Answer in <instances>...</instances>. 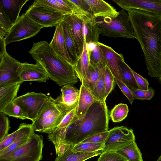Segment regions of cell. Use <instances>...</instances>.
Here are the masks:
<instances>
[{
    "mask_svg": "<svg viewBox=\"0 0 161 161\" xmlns=\"http://www.w3.org/2000/svg\"><path fill=\"white\" fill-rule=\"evenodd\" d=\"M128 14L135 38L143 52L148 75L161 76V17L136 9L125 10Z\"/></svg>",
    "mask_w": 161,
    "mask_h": 161,
    "instance_id": "1",
    "label": "cell"
},
{
    "mask_svg": "<svg viewBox=\"0 0 161 161\" xmlns=\"http://www.w3.org/2000/svg\"><path fill=\"white\" fill-rule=\"evenodd\" d=\"M109 116L106 102H96L82 118L76 117L53 143L54 146L60 143L74 146L89 137L107 131Z\"/></svg>",
    "mask_w": 161,
    "mask_h": 161,
    "instance_id": "2",
    "label": "cell"
},
{
    "mask_svg": "<svg viewBox=\"0 0 161 161\" xmlns=\"http://www.w3.org/2000/svg\"><path fill=\"white\" fill-rule=\"evenodd\" d=\"M29 52L44 68L49 78L59 86L73 85L78 81L73 65L57 54L47 42L33 43Z\"/></svg>",
    "mask_w": 161,
    "mask_h": 161,
    "instance_id": "3",
    "label": "cell"
},
{
    "mask_svg": "<svg viewBox=\"0 0 161 161\" xmlns=\"http://www.w3.org/2000/svg\"><path fill=\"white\" fill-rule=\"evenodd\" d=\"M70 110L63 104L60 96L56 99L49 96L37 119L32 124L34 131L51 133Z\"/></svg>",
    "mask_w": 161,
    "mask_h": 161,
    "instance_id": "4",
    "label": "cell"
},
{
    "mask_svg": "<svg viewBox=\"0 0 161 161\" xmlns=\"http://www.w3.org/2000/svg\"><path fill=\"white\" fill-rule=\"evenodd\" d=\"M100 35L108 37L135 38L127 12L123 9L114 17L95 18Z\"/></svg>",
    "mask_w": 161,
    "mask_h": 161,
    "instance_id": "5",
    "label": "cell"
},
{
    "mask_svg": "<svg viewBox=\"0 0 161 161\" xmlns=\"http://www.w3.org/2000/svg\"><path fill=\"white\" fill-rule=\"evenodd\" d=\"M43 137L35 134L11 154L0 157V161H40L42 158Z\"/></svg>",
    "mask_w": 161,
    "mask_h": 161,
    "instance_id": "6",
    "label": "cell"
},
{
    "mask_svg": "<svg viewBox=\"0 0 161 161\" xmlns=\"http://www.w3.org/2000/svg\"><path fill=\"white\" fill-rule=\"evenodd\" d=\"M25 12L31 19L43 28L56 26L66 15L37 0L34 1Z\"/></svg>",
    "mask_w": 161,
    "mask_h": 161,
    "instance_id": "7",
    "label": "cell"
},
{
    "mask_svg": "<svg viewBox=\"0 0 161 161\" xmlns=\"http://www.w3.org/2000/svg\"><path fill=\"white\" fill-rule=\"evenodd\" d=\"M43 28L31 19L25 12L19 17L5 37L6 44L32 37Z\"/></svg>",
    "mask_w": 161,
    "mask_h": 161,
    "instance_id": "8",
    "label": "cell"
},
{
    "mask_svg": "<svg viewBox=\"0 0 161 161\" xmlns=\"http://www.w3.org/2000/svg\"><path fill=\"white\" fill-rule=\"evenodd\" d=\"M49 96L42 93L28 92L18 97L13 101L20 106L32 122L37 119Z\"/></svg>",
    "mask_w": 161,
    "mask_h": 161,
    "instance_id": "9",
    "label": "cell"
},
{
    "mask_svg": "<svg viewBox=\"0 0 161 161\" xmlns=\"http://www.w3.org/2000/svg\"><path fill=\"white\" fill-rule=\"evenodd\" d=\"M21 63L7 52L0 58V87L23 82L20 78Z\"/></svg>",
    "mask_w": 161,
    "mask_h": 161,
    "instance_id": "10",
    "label": "cell"
},
{
    "mask_svg": "<svg viewBox=\"0 0 161 161\" xmlns=\"http://www.w3.org/2000/svg\"><path fill=\"white\" fill-rule=\"evenodd\" d=\"M135 137L132 129L124 126H117L110 130L108 136L104 142L102 152L117 151L135 141Z\"/></svg>",
    "mask_w": 161,
    "mask_h": 161,
    "instance_id": "11",
    "label": "cell"
},
{
    "mask_svg": "<svg viewBox=\"0 0 161 161\" xmlns=\"http://www.w3.org/2000/svg\"><path fill=\"white\" fill-rule=\"evenodd\" d=\"M122 9H136L161 17V0H112Z\"/></svg>",
    "mask_w": 161,
    "mask_h": 161,
    "instance_id": "12",
    "label": "cell"
},
{
    "mask_svg": "<svg viewBox=\"0 0 161 161\" xmlns=\"http://www.w3.org/2000/svg\"><path fill=\"white\" fill-rule=\"evenodd\" d=\"M64 19L69 25L79 59L84 43L82 20L80 15L74 14L66 15Z\"/></svg>",
    "mask_w": 161,
    "mask_h": 161,
    "instance_id": "13",
    "label": "cell"
},
{
    "mask_svg": "<svg viewBox=\"0 0 161 161\" xmlns=\"http://www.w3.org/2000/svg\"><path fill=\"white\" fill-rule=\"evenodd\" d=\"M20 78L22 82L36 81L45 83L49 78L45 70L39 63L35 64L21 63Z\"/></svg>",
    "mask_w": 161,
    "mask_h": 161,
    "instance_id": "14",
    "label": "cell"
},
{
    "mask_svg": "<svg viewBox=\"0 0 161 161\" xmlns=\"http://www.w3.org/2000/svg\"><path fill=\"white\" fill-rule=\"evenodd\" d=\"M96 44L102 51L106 66L115 78L122 81L119 72L118 64L120 61L125 60L123 55L117 53L111 47L99 42Z\"/></svg>",
    "mask_w": 161,
    "mask_h": 161,
    "instance_id": "15",
    "label": "cell"
},
{
    "mask_svg": "<svg viewBox=\"0 0 161 161\" xmlns=\"http://www.w3.org/2000/svg\"><path fill=\"white\" fill-rule=\"evenodd\" d=\"M19 132L14 142L8 147L0 151V157L7 156L26 143L34 133L32 124L22 123L18 128Z\"/></svg>",
    "mask_w": 161,
    "mask_h": 161,
    "instance_id": "16",
    "label": "cell"
},
{
    "mask_svg": "<svg viewBox=\"0 0 161 161\" xmlns=\"http://www.w3.org/2000/svg\"><path fill=\"white\" fill-rule=\"evenodd\" d=\"M92 16L94 18L114 17L119 14L110 4L103 0H85Z\"/></svg>",
    "mask_w": 161,
    "mask_h": 161,
    "instance_id": "17",
    "label": "cell"
},
{
    "mask_svg": "<svg viewBox=\"0 0 161 161\" xmlns=\"http://www.w3.org/2000/svg\"><path fill=\"white\" fill-rule=\"evenodd\" d=\"M49 44L57 54L71 64L66 46L61 22L55 26L53 36Z\"/></svg>",
    "mask_w": 161,
    "mask_h": 161,
    "instance_id": "18",
    "label": "cell"
},
{
    "mask_svg": "<svg viewBox=\"0 0 161 161\" xmlns=\"http://www.w3.org/2000/svg\"><path fill=\"white\" fill-rule=\"evenodd\" d=\"M78 103L76 108V117L82 118L90 107L99 101L82 83L80 86Z\"/></svg>",
    "mask_w": 161,
    "mask_h": 161,
    "instance_id": "19",
    "label": "cell"
},
{
    "mask_svg": "<svg viewBox=\"0 0 161 161\" xmlns=\"http://www.w3.org/2000/svg\"><path fill=\"white\" fill-rule=\"evenodd\" d=\"M83 22L84 36L86 44L98 42L100 32L95 18L93 16H80Z\"/></svg>",
    "mask_w": 161,
    "mask_h": 161,
    "instance_id": "20",
    "label": "cell"
},
{
    "mask_svg": "<svg viewBox=\"0 0 161 161\" xmlns=\"http://www.w3.org/2000/svg\"><path fill=\"white\" fill-rule=\"evenodd\" d=\"M29 0H0V7L14 24L19 17V13L24 5Z\"/></svg>",
    "mask_w": 161,
    "mask_h": 161,
    "instance_id": "21",
    "label": "cell"
},
{
    "mask_svg": "<svg viewBox=\"0 0 161 161\" xmlns=\"http://www.w3.org/2000/svg\"><path fill=\"white\" fill-rule=\"evenodd\" d=\"M61 91L60 96L63 104L70 110L75 107L78 102L80 90L73 85H67L63 86Z\"/></svg>",
    "mask_w": 161,
    "mask_h": 161,
    "instance_id": "22",
    "label": "cell"
},
{
    "mask_svg": "<svg viewBox=\"0 0 161 161\" xmlns=\"http://www.w3.org/2000/svg\"><path fill=\"white\" fill-rule=\"evenodd\" d=\"M74 68L76 75L81 82L87 77L90 72V65L85 39L83 52Z\"/></svg>",
    "mask_w": 161,
    "mask_h": 161,
    "instance_id": "23",
    "label": "cell"
},
{
    "mask_svg": "<svg viewBox=\"0 0 161 161\" xmlns=\"http://www.w3.org/2000/svg\"><path fill=\"white\" fill-rule=\"evenodd\" d=\"M76 106L66 114L53 131L49 134L48 139L53 143L57 140L75 120L76 117Z\"/></svg>",
    "mask_w": 161,
    "mask_h": 161,
    "instance_id": "24",
    "label": "cell"
},
{
    "mask_svg": "<svg viewBox=\"0 0 161 161\" xmlns=\"http://www.w3.org/2000/svg\"><path fill=\"white\" fill-rule=\"evenodd\" d=\"M21 84H13L0 87V112L17 97Z\"/></svg>",
    "mask_w": 161,
    "mask_h": 161,
    "instance_id": "25",
    "label": "cell"
},
{
    "mask_svg": "<svg viewBox=\"0 0 161 161\" xmlns=\"http://www.w3.org/2000/svg\"><path fill=\"white\" fill-rule=\"evenodd\" d=\"M61 23L63 26L67 51L71 64L74 67L79 59L76 48L68 23L64 19Z\"/></svg>",
    "mask_w": 161,
    "mask_h": 161,
    "instance_id": "26",
    "label": "cell"
},
{
    "mask_svg": "<svg viewBox=\"0 0 161 161\" xmlns=\"http://www.w3.org/2000/svg\"><path fill=\"white\" fill-rule=\"evenodd\" d=\"M72 147L62 155L57 156L55 161H85L102 153L101 150L92 152H75L71 150Z\"/></svg>",
    "mask_w": 161,
    "mask_h": 161,
    "instance_id": "27",
    "label": "cell"
},
{
    "mask_svg": "<svg viewBox=\"0 0 161 161\" xmlns=\"http://www.w3.org/2000/svg\"><path fill=\"white\" fill-rule=\"evenodd\" d=\"M118 67L122 81L130 89H140L133 75V69L125 63V60L119 63Z\"/></svg>",
    "mask_w": 161,
    "mask_h": 161,
    "instance_id": "28",
    "label": "cell"
},
{
    "mask_svg": "<svg viewBox=\"0 0 161 161\" xmlns=\"http://www.w3.org/2000/svg\"><path fill=\"white\" fill-rule=\"evenodd\" d=\"M65 14H75L73 7L69 0H37Z\"/></svg>",
    "mask_w": 161,
    "mask_h": 161,
    "instance_id": "29",
    "label": "cell"
},
{
    "mask_svg": "<svg viewBox=\"0 0 161 161\" xmlns=\"http://www.w3.org/2000/svg\"><path fill=\"white\" fill-rule=\"evenodd\" d=\"M106 66H93L90 65V72L87 77L81 82L92 93L103 69Z\"/></svg>",
    "mask_w": 161,
    "mask_h": 161,
    "instance_id": "30",
    "label": "cell"
},
{
    "mask_svg": "<svg viewBox=\"0 0 161 161\" xmlns=\"http://www.w3.org/2000/svg\"><path fill=\"white\" fill-rule=\"evenodd\" d=\"M116 151L125 157L129 161H143L135 141Z\"/></svg>",
    "mask_w": 161,
    "mask_h": 161,
    "instance_id": "31",
    "label": "cell"
},
{
    "mask_svg": "<svg viewBox=\"0 0 161 161\" xmlns=\"http://www.w3.org/2000/svg\"><path fill=\"white\" fill-rule=\"evenodd\" d=\"M104 142H81L74 145L72 150L75 152H92L102 150Z\"/></svg>",
    "mask_w": 161,
    "mask_h": 161,
    "instance_id": "32",
    "label": "cell"
},
{
    "mask_svg": "<svg viewBox=\"0 0 161 161\" xmlns=\"http://www.w3.org/2000/svg\"><path fill=\"white\" fill-rule=\"evenodd\" d=\"M128 112V107L126 104L119 103L116 105L111 110L110 117L113 122H120L127 117Z\"/></svg>",
    "mask_w": 161,
    "mask_h": 161,
    "instance_id": "33",
    "label": "cell"
},
{
    "mask_svg": "<svg viewBox=\"0 0 161 161\" xmlns=\"http://www.w3.org/2000/svg\"><path fill=\"white\" fill-rule=\"evenodd\" d=\"M7 115L22 120L28 119V116L21 107L13 101L8 104L2 111Z\"/></svg>",
    "mask_w": 161,
    "mask_h": 161,
    "instance_id": "34",
    "label": "cell"
},
{
    "mask_svg": "<svg viewBox=\"0 0 161 161\" xmlns=\"http://www.w3.org/2000/svg\"><path fill=\"white\" fill-rule=\"evenodd\" d=\"M90 65L93 66H106L105 59L99 47L96 44L95 48L87 53Z\"/></svg>",
    "mask_w": 161,
    "mask_h": 161,
    "instance_id": "35",
    "label": "cell"
},
{
    "mask_svg": "<svg viewBox=\"0 0 161 161\" xmlns=\"http://www.w3.org/2000/svg\"><path fill=\"white\" fill-rule=\"evenodd\" d=\"M106 67V66H105ZM105 67L103 69L100 77L97 82L92 93L94 97L99 101L106 102L104 75Z\"/></svg>",
    "mask_w": 161,
    "mask_h": 161,
    "instance_id": "36",
    "label": "cell"
},
{
    "mask_svg": "<svg viewBox=\"0 0 161 161\" xmlns=\"http://www.w3.org/2000/svg\"><path fill=\"white\" fill-rule=\"evenodd\" d=\"M14 24L0 7V38L4 37Z\"/></svg>",
    "mask_w": 161,
    "mask_h": 161,
    "instance_id": "37",
    "label": "cell"
},
{
    "mask_svg": "<svg viewBox=\"0 0 161 161\" xmlns=\"http://www.w3.org/2000/svg\"><path fill=\"white\" fill-rule=\"evenodd\" d=\"M69 1L73 7L74 14L92 16L89 7L85 0H69Z\"/></svg>",
    "mask_w": 161,
    "mask_h": 161,
    "instance_id": "38",
    "label": "cell"
},
{
    "mask_svg": "<svg viewBox=\"0 0 161 161\" xmlns=\"http://www.w3.org/2000/svg\"><path fill=\"white\" fill-rule=\"evenodd\" d=\"M97 161H129L123 155L116 151L102 152Z\"/></svg>",
    "mask_w": 161,
    "mask_h": 161,
    "instance_id": "39",
    "label": "cell"
},
{
    "mask_svg": "<svg viewBox=\"0 0 161 161\" xmlns=\"http://www.w3.org/2000/svg\"><path fill=\"white\" fill-rule=\"evenodd\" d=\"M104 82L105 90V98L114 89L115 85L114 77L108 69L106 66L104 75Z\"/></svg>",
    "mask_w": 161,
    "mask_h": 161,
    "instance_id": "40",
    "label": "cell"
},
{
    "mask_svg": "<svg viewBox=\"0 0 161 161\" xmlns=\"http://www.w3.org/2000/svg\"><path fill=\"white\" fill-rule=\"evenodd\" d=\"M10 129L9 120L7 115L0 112V142L8 134Z\"/></svg>",
    "mask_w": 161,
    "mask_h": 161,
    "instance_id": "41",
    "label": "cell"
},
{
    "mask_svg": "<svg viewBox=\"0 0 161 161\" xmlns=\"http://www.w3.org/2000/svg\"><path fill=\"white\" fill-rule=\"evenodd\" d=\"M19 132L18 129L12 133L8 134L0 142V151L9 147L15 140Z\"/></svg>",
    "mask_w": 161,
    "mask_h": 161,
    "instance_id": "42",
    "label": "cell"
},
{
    "mask_svg": "<svg viewBox=\"0 0 161 161\" xmlns=\"http://www.w3.org/2000/svg\"><path fill=\"white\" fill-rule=\"evenodd\" d=\"M116 83L132 104L134 99L130 89L122 81L115 78Z\"/></svg>",
    "mask_w": 161,
    "mask_h": 161,
    "instance_id": "43",
    "label": "cell"
},
{
    "mask_svg": "<svg viewBox=\"0 0 161 161\" xmlns=\"http://www.w3.org/2000/svg\"><path fill=\"white\" fill-rule=\"evenodd\" d=\"M110 130L89 137L81 142H104L110 132Z\"/></svg>",
    "mask_w": 161,
    "mask_h": 161,
    "instance_id": "44",
    "label": "cell"
},
{
    "mask_svg": "<svg viewBox=\"0 0 161 161\" xmlns=\"http://www.w3.org/2000/svg\"><path fill=\"white\" fill-rule=\"evenodd\" d=\"M136 80L141 89L147 90L149 88V83L147 80L132 70Z\"/></svg>",
    "mask_w": 161,
    "mask_h": 161,
    "instance_id": "45",
    "label": "cell"
},
{
    "mask_svg": "<svg viewBox=\"0 0 161 161\" xmlns=\"http://www.w3.org/2000/svg\"><path fill=\"white\" fill-rule=\"evenodd\" d=\"M73 146L63 143H60L55 146L56 154L57 156L61 155Z\"/></svg>",
    "mask_w": 161,
    "mask_h": 161,
    "instance_id": "46",
    "label": "cell"
},
{
    "mask_svg": "<svg viewBox=\"0 0 161 161\" xmlns=\"http://www.w3.org/2000/svg\"><path fill=\"white\" fill-rule=\"evenodd\" d=\"M130 89L134 99L145 100L146 90L137 89Z\"/></svg>",
    "mask_w": 161,
    "mask_h": 161,
    "instance_id": "47",
    "label": "cell"
},
{
    "mask_svg": "<svg viewBox=\"0 0 161 161\" xmlns=\"http://www.w3.org/2000/svg\"><path fill=\"white\" fill-rule=\"evenodd\" d=\"M0 58L2 57L7 52L6 50V44L5 37L0 38Z\"/></svg>",
    "mask_w": 161,
    "mask_h": 161,
    "instance_id": "48",
    "label": "cell"
},
{
    "mask_svg": "<svg viewBox=\"0 0 161 161\" xmlns=\"http://www.w3.org/2000/svg\"><path fill=\"white\" fill-rule=\"evenodd\" d=\"M154 93V90L152 88H149L146 90L145 100L151 99L153 97Z\"/></svg>",
    "mask_w": 161,
    "mask_h": 161,
    "instance_id": "49",
    "label": "cell"
},
{
    "mask_svg": "<svg viewBox=\"0 0 161 161\" xmlns=\"http://www.w3.org/2000/svg\"><path fill=\"white\" fill-rule=\"evenodd\" d=\"M156 161H161V155L159 156Z\"/></svg>",
    "mask_w": 161,
    "mask_h": 161,
    "instance_id": "50",
    "label": "cell"
},
{
    "mask_svg": "<svg viewBox=\"0 0 161 161\" xmlns=\"http://www.w3.org/2000/svg\"><path fill=\"white\" fill-rule=\"evenodd\" d=\"M159 80H160V81L161 82V76H160V77L159 78Z\"/></svg>",
    "mask_w": 161,
    "mask_h": 161,
    "instance_id": "51",
    "label": "cell"
}]
</instances>
